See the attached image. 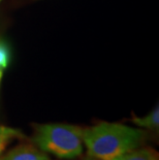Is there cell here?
<instances>
[{"label": "cell", "instance_id": "cell-1", "mask_svg": "<svg viewBox=\"0 0 159 160\" xmlns=\"http://www.w3.org/2000/svg\"><path fill=\"white\" fill-rule=\"evenodd\" d=\"M147 138L142 129L119 123L101 122L83 131L88 156L97 160H113L137 149Z\"/></svg>", "mask_w": 159, "mask_h": 160}, {"label": "cell", "instance_id": "cell-2", "mask_svg": "<svg viewBox=\"0 0 159 160\" xmlns=\"http://www.w3.org/2000/svg\"><path fill=\"white\" fill-rule=\"evenodd\" d=\"M33 142L46 153L61 159H74L83 153V131L69 124H35Z\"/></svg>", "mask_w": 159, "mask_h": 160}, {"label": "cell", "instance_id": "cell-3", "mask_svg": "<svg viewBox=\"0 0 159 160\" xmlns=\"http://www.w3.org/2000/svg\"><path fill=\"white\" fill-rule=\"evenodd\" d=\"M0 160H51L46 152L34 146L22 144L11 150Z\"/></svg>", "mask_w": 159, "mask_h": 160}, {"label": "cell", "instance_id": "cell-4", "mask_svg": "<svg viewBox=\"0 0 159 160\" xmlns=\"http://www.w3.org/2000/svg\"><path fill=\"white\" fill-rule=\"evenodd\" d=\"M113 160H159L158 153L151 148L134 149Z\"/></svg>", "mask_w": 159, "mask_h": 160}, {"label": "cell", "instance_id": "cell-5", "mask_svg": "<svg viewBox=\"0 0 159 160\" xmlns=\"http://www.w3.org/2000/svg\"><path fill=\"white\" fill-rule=\"evenodd\" d=\"M132 122L140 127H145L147 129H151V130H155L158 129L159 126V110L158 107H156L150 114L145 116L143 118L133 117Z\"/></svg>", "mask_w": 159, "mask_h": 160}, {"label": "cell", "instance_id": "cell-6", "mask_svg": "<svg viewBox=\"0 0 159 160\" xmlns=\"http://www.w3.org/2000/svg\"><path fill=\"white\" fill-rule=\"evenodd\" d=\"M23 137L24 135L22 134V132L17 130V129L5 127V126H0V155L4 151L5 147L12 139Z\"/></svg>", "mask_w": 159, "mask_h": 160}, {"label": "cell", "instance_id": "cell-7", "mask_svg": "<svg viewBox=\"0 0 159 160\" xmlns=\"http://www.w3.org/2000/svg\"><path fill=\"white\" fill-rule=\"evenodd\" d=\"M9 59H11V53L7 45L0 40V70H4L8 66Z\"/></svg>", "mask_w": 159, "mask_h": 160}, {"label": "cell", "instance_id": "cell-8", "mask_svg": "<svg viewBox=\"0 0 159 160\" xmlns=\"http://www.w3.org/2000/svg\"><path fill=\"white\" fill-rule=\"evenodd\" d=\"M2 73H3V71L0 70V82H1V79H2Z\"/></svg>", "mask_w": 159, "mask_h": 160}, {"label": "cell", "instance_id": "cell-9", "mask_svg": "<svg viewBox=\"0 0 159 160\" xmlns=\"http://www.w3.org/2000/svg\"><path fill=\"white\" fill-rule=\"evenodd\" d=\"M87 160H97V159H93V158H89V159H87Z\"/></svg>", "mask_w": 159, "mask_h": 160}, {"label": "cell", "instance_id": "cell-10", "mask_svg": "<svg viewBox=\"0 0 159 160\" xmlns=\"http://www.w3.org/2000/svg\"><path fill=\"white\" fill-rule=\"evenodd\" d=\"M1 1H2V0H0V2H1Z\"/></svg>", "mask_w": 159, "mask_h": 160}]
</instances>
